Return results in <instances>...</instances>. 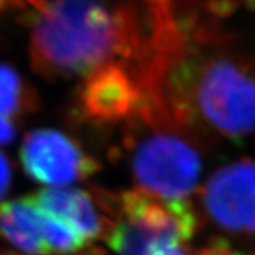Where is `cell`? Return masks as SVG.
Returning a JSON list of instances; mask_svg holds the SVG:
<instances>
[{
  "label": "cell",
  "mask_w": 255,
  "mask_h": 255,
  "mask_svg": "<svg viewBox=\"0 0 255 255\" xmlns=\"http://www.w3.org/2000/svg\"><path fill=\"white\" fill-rule=\"evenodd\" d=\"M23 98V82L9 64H0V115L11 118Z\"/></svg>",
  "instance_id": "obj_11"
},
{
  "label": "cell",
  "mask_w": 255,
  "mask_h": 255,
  "mask_svg": "<svg viewBox=\"0 0 255 255\" xmlns=\"http://www.w3.org/2000/svg\"><path fill=\"white\" fill-rule=\"evenodd\" d=\"M194 231L196 216L187 201L130 191L122 197L108 243L117 255H155L164 247L183 246Z\"/></svg>",
  "instance_id": "obj_4"
},
{
  "label": "cell",
  "mask_w": 255,
  "mask_h": 255,
  "mask_svg": "<svg viewBox=\"0 0 255 255\" xmlns=\"http://www.w3.org/2000/svg\"><path fill=\"white\" fill-rule=\"evenodd\" d=\"M26 173L48 187H64L90 177L97 163L73 139L54 129L30 132L21 146Z\"/></svg>",
  "instance_id": "obj_5"
},
{
  "label": "cell",
  "mask_w": 255,
  "mask_h": 255,
  "mask_svg": "<svg viewBox=\"0 0 255 255\" xmlns=\"http://www.w3.org/2000/svg\"><path fill=\"white\" fill-rule=\"evenodd\" d=\"M82 100L88 114L110 121L139 112L142 97L127 65L112 63L87 77Z\"/></svg>",
  "instance_id": "obj_7"
},
{
  "label": "cell",
  "mask_w": 255,
  "mask_h": 255,
  "mask_svg": "<svg viewBox=\"0 0 255 255\" xmlns=\"http://www.w3.org/2000/svg\"><path fill=\"white\" fill-rule=\"evenodd\" d=\"M11 183V167L7 157L0 152V199L7 193Z\"/></svg>",
  "instance_id": "obj_14"
},
{
  "label": "cell",
  "mask_w": 255,
  "mask_h": 255,
  "mask_svg": "<svg viewBox=\"0 0 255 255\" xmlns=\"http://www.w3.org/2000/svg\"><path fill=\"white\" fill-rule=\"evenodd\" d=\"M204 209L219 227L255 234V162L240 160L219 169L203 190Z\"/></svg>",
  "instance_id": "obj_6"
},
{
  "label": "cell",
  "mask_w": 255,
  "mask_h": 255,
  "mask_svg": "<svg viewBox=\"0 0 255 255\" xmlns=\"http://www.w3.org/2000/svg\"><path fill=\"white\" fill-rule=\"evenodd\" d=\"M43 211L75 227L88 241L100 237V216L88 193L75 187H50L30 196Z\"/></svg>",
  "instance_id": "obj_8"
},
{
  "label": "cell",
  "mask_w": 255,
  "mask_h": 255,
  "mask_svg": "<svg viewBox=\"0 0 255 255\" xmlns=\"http://www.w3.org/2000/svg\"><path fill=\"white\" fill-rule=\"evenodd\" d=\"M153 130L137 140L132 152V172L143 191L166 200L187 201L201 173L197 147L183 136V128L169 121L142 117Z\"/></svg>",
  "instance_id": "obj_3"
},
{
  "label": "cell",
  "mask_w": 255,
  "mask_h": 255,
  "mask_svg": "<svg viewBox=\"0 0 255 255\" xmlns=\"http://www.w3.org/2000/svg\"><path fill=\"white\" fill-rule=\"evenodd\" d=\"M16 125L9 117L0 115V146L10 145L16 139Z\"/></svg>",
  "instance_id": "obj_13"
},
{
  "label": "cell",
  "mask_w": 255,
  "mask_h": 255,
  "mask_svg": "<svg viewBox=\"0 0 255 255\" xmlns=\"http://www.w3.org/2000/svg\"><path fill=\"white\" fill-rule=\"evenodd\" d=\"M44 0H0V13L20 9H41Z\"/></svg>",
  "instance_id": "obj_12"
},
{
  "label": "cell",
  "mask_w": 255,
  "mask_h": 255,
  "mask_svg": "<svg viewBox=\"0 0 255 255\" xmlns=\"http://www.w3.org/2000/svg\"><path fill=\"white\" fill-rule=\"evenodd\" d=\"M197 255H241L228 250V248H224V247H213V248H207L204 250L203 253Z\"/></svg>",
  "instance_id": "obj_15"
},
{
  "label": "cell",
  "mask_w": 255,
  "mask_h": 255,
  "mask_svg": "<svg viewBox=\"0 0 255 255\" xmlns=\"http://www.w3.org/2000/svg\"><path fill=\"white\" fill-rule=\"evenodd\" d=\"M233 0H133L140 111L226 137L255 132V44Z\"/></svg>",
  "instance_id": "obj_1"
},
{
  "label": "cell",
  "mask_w": 255,
  "mask_h": 255,
  "mask_svg": "<svg viewBox=\"0 0 255 255\" xmlns=\"http://www.w3.org/2000/svg\"><path fill=\"white\" fill-rule=\"evenodd\" d=\"M124 6L105 0H44L30 33V55L43 74L88 77L128 53Z\"/></svg>",
  "instance_id": "obj_2"
},
{
  "label": "cell",
  "mask_w": 255,
  "mask_h": 255,
  "mask_svg": "<svg viewBox=\"0 0 255 255\" xmlns=\"http://www.w3.org/2000/svg\"><path fill=\"white\" fill-rule=\"evenodd\" d=\"M0 234L24 255L51 254L41 230V210L31 197L0 204Z\"/></svg>",
  "instance_id": "obj_9"
},
{
  "label": "cell",
  "mask_w": 255,
  "mask_h": 255,
  "mask_svg": "<svg viewBox=\"0 0 255 255\" xmlns=\"http://www.w3.org/2000/svg\"><path fill=\"white\" fill-rule=\"evenodd\" d=\"M41 230L51 254H73L82 250L88 243V240L71 224L57 219L43 210H41Z\"/></svg>",
  "instance_id": "obj_10"
}]
</instances>
